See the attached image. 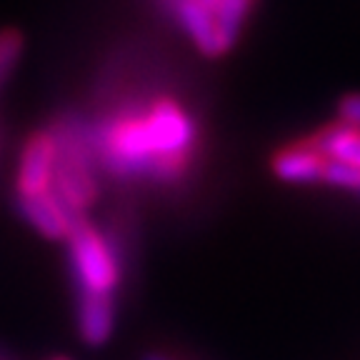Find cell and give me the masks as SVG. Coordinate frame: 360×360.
<instances>
[{
	"label": "cell",
	"mask_w": 360,
	"mask_h": 360,
	"mask_svg": "<svg viewBox=\"0 0 360 360\" xmlns=\"http://www.w3.org/2000/svg\"><path fill=\"white\" fill-rule=\"evenodd\" d=\"M56 135L58 158L51 193L73 215H80L98 198L96 153L90 146V133L80 123H58Z\"/></svg>",
	"instance_id": "cell-1"
},
{
	"label": "cell",
	"mask_w": 360,
	"mask_h": 360,
	"mask_svg": "<svg viewBox=\"0 0 360 360\" xmlns=\"http://www.w3.org/2000/svg\"><path fill=\"white\" fill-rule=\"evenodd\" d=\"M68 255L78 283V295H108L120 283V255L96 225L85 218H75L68 233Z\"/></svg>",
	"instance_id": "cell-2"
},
{
	"label": "cell",
	"mask_w": 360,
	"mask_h": 360,
	"mask_svg": "<svg viewBox=\"0 0 360 360\" xmlns=\"http://www.w3.org/2000/svg\"><path fill=\"white\" fill-rule=\"evenodd\" d=\"M58 146L56 135L51 130L30 135L20 153V165H18L15 191L18 198H30L48 193L53 186V173H56Z\"/></svg>",
	"instance_id": "cell-3"
},
{
	"label": "cell",
	"mask_w": 360,
	"mask_h": 360,
	"mask_svg": "<svg viewBox=\"0 0 360 360\" xmlns=\"http://www.w3.org/2000/svg\"><path fill=\"white\" fill-rule=\"evenodd\" d=\"M18 210H20L22 220L35 233L48 238V240H68V233L73 228V220L78 218L51 191L30 198H18Z\"/></svg>",
	"instance_id": "cell-4"
},
{
	"label": "cell",
	"mask_w": 360,
	"mask_h": 360,
	"mask_svg": "<svg viewBox=\"0 0 360 360\" xmlns=\"http://www.w3.org/2000/svg\"><path fill=\"white\" fill-rule=\"evenodd\" d=\"M270 170L281 183L290 186H313L323 183V170H326V158L308 143H295L285 146L270 158Z\"/></svg>",
	"instance_id": "cell-5"
},
{
	"label": "cell",
	"mask_w": 360,
	"mask_h": 360,
	"mask_svg": "<svg viewBox=\"0 0 360 360\" xmlns=\"http://www.w3.org/2000/svg\"><path fill=\"white\" fill-rule=\"evenodd\" d=\"M170 11H173L175 20L180 22V28L186 30V35L193 40L198 51L205 58H218L225 56L218 40V28H215L213 11L205 8L200 0H170Z\"/></svg>",
	"instance_id": "cell-6"
},
{
	"label": "cell",
	"mask_w": 360,
	"mask_h": 360,
	"mask_svg": "<svg viewBox=\"0 0 360 360\" xmlns=\"http://www.w3.org/2000/svg\"><path fill=\"white\" fill-rule=\"evenodd\" d=\"M115 330V298L78 295V333L90 348H101Z\"/></svg>",
	"instance_id": "cell-7"
},
{
	"label": "cell",
	"mask_w": 360,
	"mask_h": 360,
	"mask_svg": "<svg viewBox=\"0 0 360 360\" xmlns=\"http://www.w3.org/2000/svg\"><path fill=\"white\" fill-rule=\"evenodd\" d=\"M305 143L321 153L326 160H338V163L353 165L360 170V130L348 128L335 120L313 133Z\"/></svg>",
	"instance_id": "cell-8"
},
{
	"label": "cell",
	"mask_w": 360,
	"mask_h": 360,
	"mask_svg": "<svg viewBox=\"0 0 360 360\" xmlns=\"http://www.w3.org/2000/svg\"><path fill=\"white\" fill-rule=\"evenodd\" d=\"M253 3L255 0H220L218 6H215L213 18H215V28H218V40L223 53H228L238 43Z\"/></svg>",
	"instance_id": "cell-9"
},
{
	"label": "cell",
	"mask_w": 360,
	"mask_h": 360,
	"mask_svg": "<svg viewBox=\"0 0 360 360\" xmlns=\"http://www.w3.org/2000/svg\"><path fill=\"white\" fill-rule=\"evenodd\" d=\"M323 183L340 191H358L360 193V170L353 165L338 163V160H326L323 170Z\"/></svg>",
	"instance_id": "cell-10"
},
{
	"label": "cell",
	"mask_w": 360,
	"mask_h": 360,
	"mask_svg": "<svg viewBox=\"0 0 360 360\" xmlns=\"http://www.w3.org/2000/svg\"><path fill=\"white\" fill-rule=\"evenodd\" d=\"M338 123L360 130V93H348L338 101Z\"/></svg>",
	"instance_id": "cell-11"
},
{
	"label": "cell",
	"mask_w": 360,
	"mask_h": 360,
	"mask_svg": "<svg viewBox=\"0 0 360 360\" xmlns=\"http://www.w3.org/2000/svg\"><path fill=\"white\" fill-rule=\"evenodd\" d=\"M143 360H170V358H165V355H160V353H148Z\"/></svg>",
	"instance_id": "cell-12"
},
{
	"label": "cell",
	"mask_w": 360,
	"mask_h": 360,
	"mask_svg": "<svg viewBox=\"0 0 360 360\" xmlns=\"http://www.w3.org/2000/svg\"><path fill=\"white\" fill-rule=\"evenodd\" d=\"M56 360H68V358H56Z\"/></svg>",
	"instance_id": "cell-13"
}]
</instances>
